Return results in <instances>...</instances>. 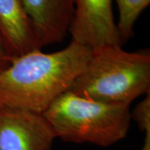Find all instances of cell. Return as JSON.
Instances as JSON below:
<instances>
[{
  "label": "cell",
  "instance_id": "obj_3",
  "mask_svg": "<svg viewBox=\"0 0 150 150\" xmlns=\"http://www.w3.org/2000/svg\"><path fill=\"white\" fill-rule=\"evenodd\" d=\"M55 138L107 148L123 140L131 122L129 104L98 102L65 92L43 113Z\"/></svg>",
  "mask_w": 150,
  "mask_h": 150
},
{
  "label": "cell",
  "instance_id": "obj_8",
  "mask_svg": "<svg viewBox=\"0 0 150 150\" xmlns=\"http://www.w3.org/2000/svg\"><path fill=\"white\" fill-rule=\"evenodd\" d=\"M118 10L117 24L122 45L134 36L135 23L143 11L149 5L150 0H115Z\"/></svg>",
  "mask_w": 150,
  "mask_h": 150
},
{
  "label": "cell",
  "instance_id": "obj_6",
  "mask_svg": "<svg viewBox=\"0 0 150 150\" xmlns=\"http://www.w3.org/2000/svg\"><path fill=\"white\" fill-rule=\"evenodd\" d=\"M41 48L61 43L69 33L74 0H22Z\"/></svg>",
  "mask_w": 150,
  "mask_h": 150
},
{
  "label": "cell",
  "instance_id": "obj_10",
  "mask_svg": "<svg viewBox=\"0 0 150 150\" xmlns=\"http://www.w3.org/2000/svg\"><path fill=\"white\" fill-rule=\"evenodd\" d=\"M14 57L7 45L5 40L0 33V73L11 64Z\"/></svg>",
  "mask_w": 150,
  "mask_h": 150
},
{
  "label": "cell",
  "instance_id": "obj_9",
  "mask_svg": "<svg viewBox=\"0 0 150 150\" xmlns=\"http://www.w3.org/2000/svg\"><path fill=\"white\" fill-rule=\"evenodd\" d=\"M131 118L137 123L141 132H144V140L141 150H150V104L139 103L131 113Z\"/></svg>",
  "mask_w": 150,
  "mask_h": 150
},
{
  "label": "cell",
  "instance_id": "obj_7",
  "mask_svg": "<svg viewBox=\"0 0 150 150\" xmlns=\"http://www.w3.org/2000/svg\"><path fill=\"white\" fill-rule=\"evenodd\" d=\"M0 33L14 58L41 49L22 0H0Z\"/></svg>",
  "mask_w": 150,
  "mask_h": 150
},
{
  "label": "cell",
  "instance_id": "obj_4",
  "mask_svg": "<svg viewBox=\"0 0 150 150\" xmlns=\"http://www.w3.org/2000/svg\"><path fill=\"white\" fill-rule=\"evenodd\" d=\"M69 33L72 41L93 50L122 46L112 13V0H74Z\"/></svg>",
  "mask_w": 150,
  "mask_h": 150
},
{
  "label": "cell",
  "instance_id": "obj_5",
  "mask_svg": "<svg viewBox=\"0 0 150 150\" xmlns=\"http://www.w3.org/2000/svg\"><path fill=\"white\" fill-rule=\"evenodd\" d=\"M55 139L43 114L0 108V150H51Z\"/></svg>",
  "mask_w": 150,
  "mask_h": 150
},
{
  "label": "cell",
  "instance_id": "obj_1",
  "mask_svg": "<svg viewBox=\"0 0 150 150\" xmlns=\"http://www.w3.org/2000/svg\"><path fill=\"white\" fill-rule=\"evenodd\" d=\"M92 54L91 48L71 41L57 52L37 49L14 58L0 73V108L43 114L71 88Z\"/></svg>",
  "mask_w": 150,
  "mask_h": 150
},
{
  "label": "cell",
  "instance_id": "obj_2",
  "mask_svg": "<svg viewBox=\"0 0 150 150\" xmlns=\"http://www.w3.org/2000/svg\"><path fill=\"white\" fill-rule=\"evenodd\" d=\"M69 91L98 102L130 105L150 93L149 51L127 52L118 45L93 50Z\"/></svg>",
  "mask_w": 150,
  "mask_h": 150
}]
</instances>
